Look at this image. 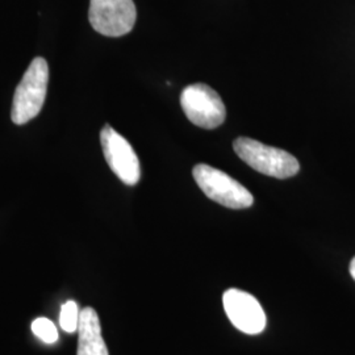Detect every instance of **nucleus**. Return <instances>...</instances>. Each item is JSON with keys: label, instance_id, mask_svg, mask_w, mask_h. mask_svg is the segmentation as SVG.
<instances>
[{"label": "nucleus", "instance_id": "obj_1", "mask_svg": "<svg viewBox=\"0 0 355 355\" xmlns=\"http://www.w3.org/2000/svg\"><path fill=\"white\" fill-rule=\"evenodd\" d=\"M49 82L48 62L37 57L29 64L21 82L13 95L11 117L16 125H23L33 120L45 103Z\"/></svg>", "mask_w": 355, "mask_h": 355}, {"label": "nucleus", "instance_id": "obj_2", "mask_svg": "<svg viewBox=\"0 0 355 355\" xmlns=\"http://www.w3.org/2000/svg\"><path fill=\"white\" fill-rule=\"evenodd\" d=\"M233 149L245 164L267 177L287 179L300 170L299 161L290 153L253 139L239 137L233 142Z\"/></svg>", "mask_w": 355, "mask_h": 355}, {"label": "nucleus", "instance_id": "obj_3", "mask_svg": "<svg viewBox=\"0 0 355 355\" xmlns=\"http://www.w3.org/2000/svg\"><path fill=\"white\" fill-rule=\"evenodd\" d=\"M192 174L199 189L216 203L232 209H243L253 205L252 192L227 173L212 166L199 164L193 167Z\"/></svg>", "mask_w": 355, "mask_h": 355}, {"label": "nucleus", "instance_id": "obj_4", "mask_svg": "<svg viewBox=\"0 0 355 355\" xmlns=\"http://www.w3.org/2000/svg\"><path fill=\"white\" fill-rule=\"evenodd\" d=\"M180 105L192 124L203 129L220 127L227 117L223 99L204 83L187 86L182 91Z\"/></svg>", "mask_w": 355, "mask_h": 355}, {"label": "nucleus", "instance_id": "obj_5", "mask_svg": "<svg viewBox=\"0 0 355 355\" xmlns=\"http://www.w3.org/2000/svg\"><path fill=\"white\" fill-rule=\"evenodd\" d=\"M89 24L103 36L121 37L136 24L133 0H89Z\"/></svg>", "mask_w": 355, "mask_h": 355}, {"label": "nucleus", "instance_id": "obj_6", "mask_svg": "<svg viewBox=\"0 0 355 355\" xmlns=\"http://www.w3.org/2000/svg\"><path fill=\"white\" fill-rule=\"evenodd\" d=\"M101 142L104 158L117 178L128 186L137 184L141 178L140 161L132 145L110 125L103 128Z\"/></svg>", "mask_w": 355, "mask_h": 355}, {"label": "nucleus", "instance_id": "obj_7", "mask_svg": "<svg viewBox=\"0 0 355 355\" xmlns=\"http://www.w3.org/2000/svg\"><path fill=\"white\" fill-rule=\"evenodd\" d=\"M225 313L234 328L245 334H259L266 329V313L249 292L229 288L223 295Z\"/></svg>", "mask_w": 355, "mask_h": 355}, {"label": "nucleus", "instance_id": "obj_8", "mask_svg": "<svg viewBox=\"0 0 355 355\" xmlns=\"http://www.w3.org/2000/svg\"><path fill=\"white\" fill-rule=\"evenodd\" d=\"M76 355H110L103 338L101 320L91 306L80 311Z\"/></svg>", "mask_w": 355, "mask_h": 355}, {"label": "nucleus", "instance_id": "obj_9", "mask_svg": "<svg viewBox=\"0 0 355 355\" xmlns=\"http://www.w3.org/2000/svg\"><path fill=\"white\" fill-rule=\"evenodd\" d=\"M79 318L80 312L78 309L76 302L69 300L61 306V316H60V324L66 333H76L79 327Z\"/></svg>", "mask_w": 355, "mask_h": 355}, {"label": "nucleus", "instance_id": "obj_10", "mask_svg": "<svg viewBox=\"0 0 355 355\" xmlns=\"http://www.w3.org/2000/svg\"><path fill=\"white\" fill-rule=\"evenodd\" d=\"M32 331L42 343H48V345H53L58 341L57 328L48 318H36L32 322Z\"/></svg>", "mask_w": 355, "mask_h": 355}, {"label": "nucleus", "instance_id": "obj_11", "mask_svg": "<svg viewBox=\"0 0 355 355\" xmlns=\"http://www.w3.org/2000/svg\"><path fill=\"white\" fill-rule=\"evenodd\" d=\"M350 275H352L353 279L355 280V257L353 258V261L350 262Z\"/></svg>", "mask_w": 355, "mask_h": 355}]
</instances>
